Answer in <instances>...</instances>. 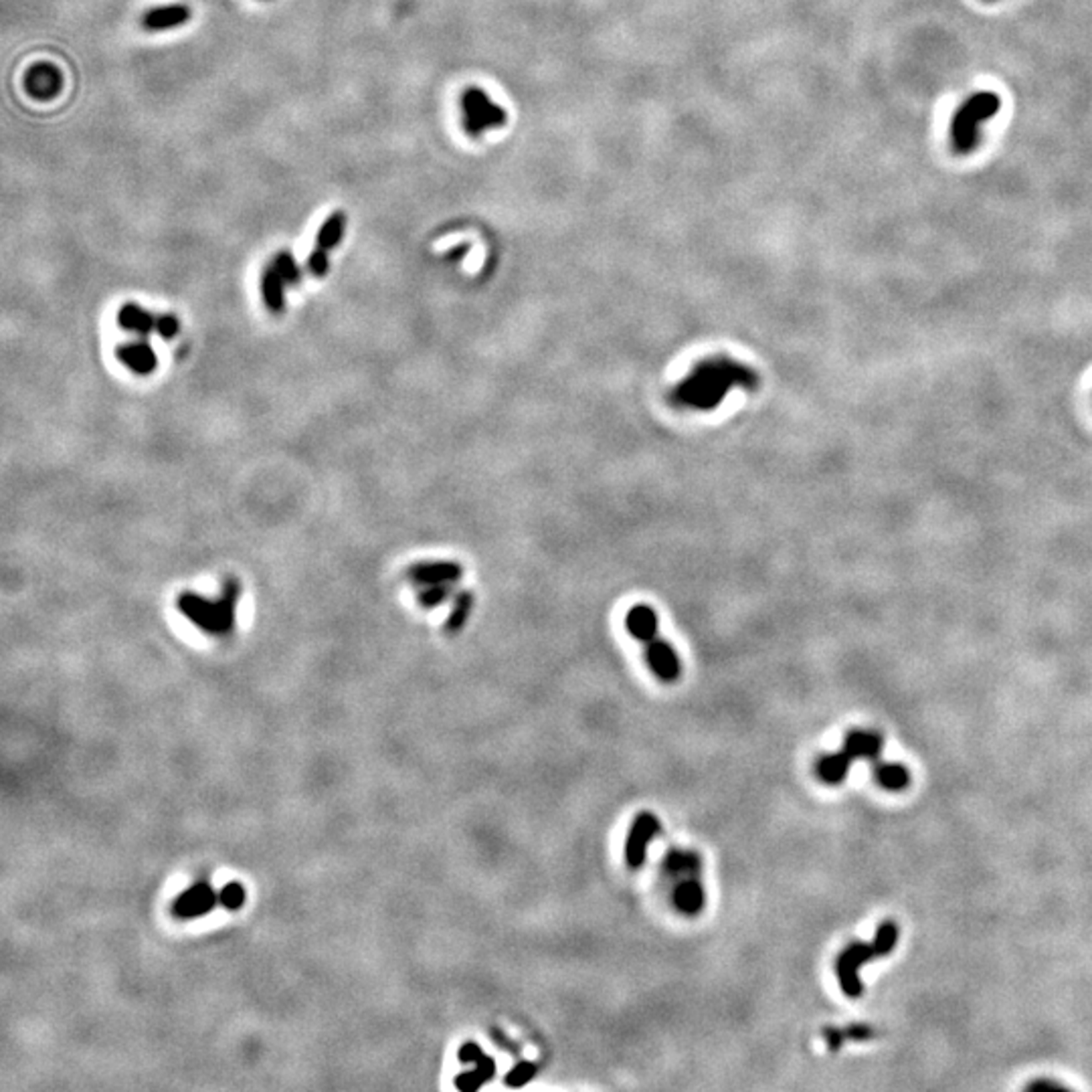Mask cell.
I'll list each match as a JSON object with an SVG mask.
<instances>
[{
    "label": "cell",
    "mask_w": 1092,
    "mask_h": 1092,
    "mask_svg": "<svg viewBox=\"0 0 1092 1092\" xmlns=\"http://www.w3.org/2000/svg\"><path fill=\"white\" fill-rule=\"evenodd\" d=\"M736 380L739 384H755L753 373L749 368L739 367L734 363H714L704 364L694 373V379H688L680 390V397L688 400L696 407H714L720 400V395L726 387H730Z\"/></svg>",
    "instance_id": "obj_1"
},
{
    "label": "cell",
    "mask_w": 1092,
    "mask_h": 1092,
    "mask_svg": "<svg viewBox=\"0 0 1092 1092\" xmlns=\"http://www.w3.org/2000/svg\"><path fill=\"white\" fill-rule=\"evenodd\" d=\"M239 583L235 579H225L223 595L219 601H209L200 595L183 593L177 601L178 609L200 629L209 633H227L235 621V603L239 597Z\"/></svg>",
    "instance_id": "obj_2"
},
{
    "label": "cell",
    "mask_w": 1092,
    "mask_h": 1092,
    "mask_svg": "<svg viewBox=\"0 0 1092 1092\" xmlns=\"http://www.w3.org/2000/svg\"><path fill=\"white\" fill-rule=\"evenodd\" d=\"M896 939H899V929L894 923H884L878 929L874 943H851L848 949L841 951L835 961V973H838L840 988L848 998H860L861 995V981L858 977V969L866 961L876 959V957L888 955L894 949Z\"/></svg>",
    "instance_id": "obj_3"
},
{
    "label": "cell",
    "mask_w": 1092,
    "mask_h": 1092,
    "mask_svg": "<svg viewBox=\"0 0 1092 1092\" xmlns=\"http://www.w3.org/2000/svg\"><path fill=\"white\" fill-rule=\"evenodd\" d=\"M1001 102L995 93L983 92L971 95L951 119V142L959 154L973 152L979 144V128L999 112Z\"/></svg>",
    "instance_id": "obj_4"
},
{
    "label": "cell",
    "mask_w": 1092,
    "mask_h": 1092,
    "mask_svg": "<svg viewBox=\"0 0 1092 1092\" xmlns=\"http://www.w3.org/2000/svg\"><path fill=\"white\" fill-rule=\"evenodd\" d=\"M464 128L468 136L480 138L490 130L504 128L508 122V114L502 105H498L484 92L482 87H469L462 98Z\"/></svg>",
    "instance_id": "obj_5"
},
{
    "label": "cell",
    "mask_w": 1092,
    "mask_h": 1092,
    "mask_svg": "<svg viewBox=\"0 0 1092 1092\" xmlns=\"http://www.w3.org/2000/svg\"><path fill=\"white\" fill-rule=\"evenodd\" d=\"M660 831H662V824H660L655 814L639 811L635 815L633 824H631L628 831V838H625V864H628L629 870L638 872L644 868L645 860H648V846L658 838Z\"/></svg>",
    "instance_id": "obj_6"
},
{
    "label": "cell",
    "mask_w": 1092,
    "mask_h": 1092,
    "mask_svg": "<svg viewBox=\"0 0 1092 1092\" xmlns=\"http://www.w3.org/2000/svg\"><path fill=\"white\" fill-rule=\"evenodd\" d=\"M645 660H648L655 678L662 680L665 684L678 682L680 676H682V662H680L678 654L660 635H655L654 639L645 644Z\"/></svg>",
    "instance_id": "obj_7"
},
{
    "label": "cell",
    "mask_w": 1092,
    "mask_h": 1092,
    "mask_svg": "<svg viewBox=\"0 0 1092 1092\" xmlns=\"http://www.w3.org/2000/svg\"><path fill=\"white\" fill-rule=\"evenodd\" d=\"M24 87H27V92L33 98L43 99V102L45 99H53L55 95L61 92L63 75L51 63H39L29 69L27 77H24Z\"/></svg>",
    "instance_id": "obj_8"
},
{
    "label": "cell",
    "mask_w": 1092,
    "mask_h": 1092,
    "mask_svg": "<svg viewBox=\"0 0 1092 1092\" xmlns=\"http://www.w3.org/2000/svg\"><path fill=\"white\" fill-rule=\"evenodd\" d=\"M409 579L419 587L429 585H453L462 579L464 569L458 563H417L409 569Z\"/></svg>",
    "instance_id": "obj_9"
},
{
    "label": "cell",
    "mask_w": 1092,
    "mask_h": 1092,
    "mask_svg": "<svg viewBox=\"0 0 1092 1092\" xmlns=\"http://www.w3.org/2000/svg\"><path fill=\"white\" fill-rule=\"evenodd\" d=\"M672 903L678 913L684 916H698L706 906L704 886L700 883V876H686L680 878L674 886Z\"/></svg>",
    "instance_id": "obj_10"
},
{
    "label": "cell",
    "mask_w": 1092,
    "mask_h": 1092,
    "mask_svg": "<svg viewBox=\"0 0 1092 1092\" xmlns=\"http://www.w3.org/2000/svg\"><path fill=\"white\" fill-rule=\"evenodd\" d=\"M193 17L187 4H167V7H156L148 11L142 17V27L146 31H172V29L183 27Z\"/></svg>",
    "instance_id": "obj_11"
},
{
    "label": "cell",
    "mask_w": 1092,
    "mask_h": 1092,
    "mask_svg": "<svg viewBox=\"0 0 1092 1092\" xmlns=\"http://www.w3.org/2000/svg\"><path fill=\"white\" fill-rule=\"evenodd\" d=\"M118 358L122 360V363L126 364L130 370H134L136 374H150L154 368H156V364H158L156 353H154L152 347H150L146 340H136V342L119 344V347H118Z\"/></svg>",
    "instance_id": "obj_12"
},
{
    "label": "cell",
    "mask_w": 1092,
    "mask_h": 1092,
    "mask_svg": "<svg viewBox=\"0 0 1092 1092\" xmlns=\"http://www.w3.org/2000/svg\"><path fill=\"white\" fill-rule=\"evenodd\" d=\"M625 628L641 644H648L658 635V615L645 603L633 605L625 615Z\"/></svg>",
    "instance_id": "obj_13"
},
{
    "label": "cell",
    "mask_w": 1092,
    "mask_h": 1092,
    "mask_svg": "<svg viewBox=\"0 0 1092 1092\" xmlns=\"http://www.w3.org/2000/svg\"><path fill=\"white\" fill-rule=\"evenodd\" d=\"M662 870L670 878H686V876H700L702 858L690 850H670L662 861Z\"/></svg>",
    "instance_id": "obj_14"
},
{
    "label": "cell",
    "mask_w": 1092,
    "mask_h": 1092,
    "mask_svg": "<svg viewBox=\"0 0 1092 1092\" xmlns=\"http://www.w3.org/2000/svg\"><path fill=\"white\" fill-rule=\"evenodd\" d=\"M880 749H883V736L876 733H866V730H851L846 736L844 750L851 759H870L878 761Z\"/></svg>",
    "instance_id": "obj_15"
},
{
    "label": "cell",
    "mask_w": 1092,
    "mask_h": 1092,
    "mask_svg": "<svg viewBox=\"0 0 1092 1092\" xmlns=\"http://www.w3.org/2000/svg\"><path fill=\"white\" fill-rule=\"evenodd\" d=\"M118 324L122 326L124 330H128V332L138 334V337H146V334L156 330V315H152L144 308H140L138 304H126L122 305V310L118 312Z\"/></svg>",
    "instance_id": "obj_16"
},
{
    "label": "cell",
    "mask_w": 1092,
    "mask_h": 1092,
    "mask_svg": "<svg viewBox=\"0 0 1092 1092\" xmlns=\"http://www.w3.org/2000/svg\"><path fill=\"white\" fill-rule=\"evenodd\" d=\"M474 1064H475L474 1072H462V1074L458 1076V1080H455V1086H458L459 1090L474 1092L496 1076V1062L492 1056H488L485 1052H482V1054L474 1060Z\"/></svg>",
    "instance_id": "obj_17"
},
{
    "label": "cell",
    "mask_w": 1092,
    "mask_h": 1092,
    "mask_svg": "<svg viewBox=\"0 0 1092 1092\" xmlns=\"http://www.w3.org/2000/svg\"><path fill=\"white\" fill-rule=\"evenodd\" d=\"M850 763L851 756L846 753V750H840L835 755H824L819 756L818 763H815V773L818 777L828 785H838L841 781L846 779L850 771Z\"/></svg>",
    "instance_id": "obj_18"
},
{
    "label": "cell",
    "mask_w": 1092,
    "mask_h": 1092,
    "mask_svg": "<svg viewBox=\"0 0 1092 1092\" xmlns=\"http://www.w3.org/2000/svg\"><path fill=\"white\" fill-rule=\"evenodd\" d=\"M284 285L285 282L282 279V275L278 273V269H275L273 265H269L262 275V295L265 305H268L273 314L282 312L285 305Z\"/></svg>",
    "instance_id": "obj_19"
},
{
    "label": "cell",
    "mask_w": 1092,
    "mask_h": 1092,
    "mask_svg": "<svg viewBox=\"0 0 1092 1092\" xmlns=\"http://www.w3.org/2000/svg\"><path fill=\"white\" fill-rule=\"evenodd\" d=\"M347 223H348L347 213H342V210H337V213L330 215V217L322 223V227H320L318 237H315V245L326 249V252L337 247V245L342 241L344 233H347Z\"/></svg>",
    "instance_id": "obj_20"
},
{
    "label": "cell",
    "mask_w": 1092,
    "mask_h": 1092,
    "mask_svg": "<svg viewBox=\"0 0 1092 1092\" xmlns=\"http://www.w3.org/2000/svg\"><path fill=\"white\" fill-rule=\"evenodd\" d=\"M876 779L884 789L899 791L909 783V771L903 765H876Z\"/></svg>",
    "instance_id": "obj_21"
},
{
    "label": "cell",
    "mask_w": 1092,
    "mask_h": 1092,
    "mask_svg": "<svg viewBox=\"0 0 1092 1092\" xmlns=\"http://www.w3.org/2000/svg\"><path fill=\"white\" fill-rule=\"evenodd\" d=\"M272 265L278 269V273L282 275V279L285 285H300L302 284V268H300L298 262L292 253L282 252L273 257Z\"/></svg>",
    "instance_id": "obj_22"
},
{
    "label": "cell",
    "mask_w": 1092,
    "mask_h": 1092,
    "mask_svg": "<svg viewBox=\"0 0 1092 1092\" xmlns=\"http://www.w3.org/2000/svg\"><path fill=\"white\" fill-rule=\"evenodd\" d=\"M472 603H474L472 593H468V591H464V593H459L458 597H455L453 609L448 618V625H445L448 631H459L464 628V623L468 621L469 613H472Z\"/></svg>",
    "instance_id": "obj_23"
},
{
    "label": "cell",
    "mask_w": 1092,
    "mask_h": 1092,
    "mask_svg": "<svg viewBox=\"0 0 1092 1092\" xmlns=\"http://www.w3.org/2000/svg\"><path fill=\"white\" fill-rule=\"evenodd\" d=\"M536 1074H538V1064H536V1062L520 1060L518 1064H516L514 1068L510 1070L508 1074H506L504 1082H506V1086H510V1089H520V1086L528 1084V1082L533 1080Z\"/></svg>",
    "instance_id": "obj_24"
},
{
    "label": "cell",
    "mask_w": 1092,
    "mask_h": 1092,
    "mask_svg": "<svg viewBox=\"0 0 1092 1092\" xmlns=\"http://www.w3.org/2000/svg\"><path fill=\"white\" fill-rule=\"evenodd\" d=\"M449 595H452V585H429V587L421 589L419 601L425 607H435V605L443 603Z\"/></svg>",
    "instance_id": "obj_25"
},
{
    "label": "cell",
    "mask_w": 1092,
    "mask_h": 1092,
    "mask_svg": "<svg viewBox=\"0 0 1092 1092\" xmlns=\"http://www.w3.org/2000/svg\"><path fill=\"white\" fill-rule=\"evenodd\" d=\"M305 268H308V272L312 273L314 278H324V275L328 273V269H330L328 252H326V249L318 247V245H315L314 252L310 253L308 263H305Z\"/></svg>",
    "instance_id": "obj_26"
},
{
    "label": "cell",
    "mask_w": 1092,
    "mask_h": 1092,
    "mask_svg": "<svg viewBox=\"0 0 1092 1092\" xmlns=\"http://www.w3.org/2000/svg\"><path fill=\"white\" fill-rule=\"evenodd\" d=\"M180 324L178 320L174 318L172 314H164V315H156V332L162 338H172L177 337Z\"/></svg>",
    "instance_id": "obj_27"
},
{
    "label": "cell",
    "mask_w": 1092,
    "mask_h": 1092,
    "mask_svg": "<svg viewBox=\"0 0 1092 1092\" xmlns=\"http://www.w3.org/2000/svg\"><path fill=\"white\" fill-rule=\"evenodd\" d=\"M492 1038H494L496 1042H498L500 1048H504L506 1052H510V1054L520 1056V1052H522V1048H520V1046L516 1044L514 1040H510L508 1036H506L504 1031H500L498 1028H494V1030H492Z\"/></svg>",
    "instance_id": "obj_28"
},
{
    "label": "cell",
    "mask_w": 1092,
    "mask_h": 1092,
    "mask_svg": "<svg viewBox=\"0 0 1092 1092\" xmlns=\"http://www.w3.org/2000/svg\"><path fill=\"white\" fill-rule=\"evenodd\" d=\"M824 1038H825V1042H828L830 1050L835 1052V1050H840L841 1046H844V1040L848 1038V1036H846V1031H841L838 1028H825Z\"/></svg>",
    "instance_id": "obj_29"
},
{
    "label": "cell",
    "mask_w": 1092,
    "mask_h": 1092,
    "mask_svg": "<svg viewBox=\"0 0 1092 1092\" xmlns=\"http://www.w3.org/2000/svg\"><path fill=\"white\" fill-rule=\"evenodd\" d=\"M846 1036L851 1040H868L872 1038V1031L866 1026H851V1028L846 1030Z\"/></svg>",
    "instance_id": "obj_30"
}]
</instances>
